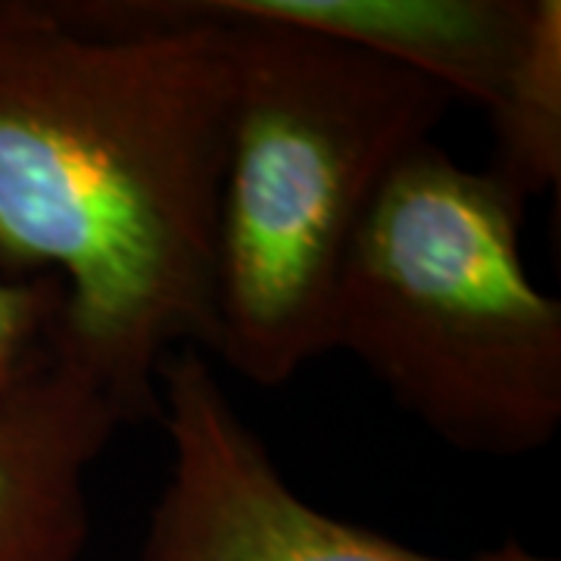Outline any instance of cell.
<instances>
[{"mask_svg": "<svg viewBox=\"0 0 561 561\" xmlns=\"http://www.w3.org/2000/svg\"><path fill=\"white\" fill-rule=\"evenodd\" d=\"M201 22H265L353 44L486 113L502 101L537 0H165Z\"/></svg>", "mask_w": 561, "mask_h": 561, "instance_id": "6", "label": "cell"}, {"mask_svg": "<svg viewBox=\"0 0 561 561\" xmlns=\"http://www.w3.org/2000/svg\"><path fill=\"white\" fill-rule=\"evenodd\" d=\"M169 478L140 561H559L505 540L468 559L409 549L302 500L238 415L201 350L160 368Z\"/></svg>", "mask_w": 561, "mask_h": 561, "instance_id": "4", "label": "cell"}, {"mask_svg": "<svg viewBox=\"0 0 561 561\" xmlns=\"http://www.w3.org/2000/svg\"><path fill=\"white\" fill-rule=\"evenodd\" d=\"M522 201L427 140L343 262L331 350L461 453L530 456L561 424V302L527 272Z\"/></svg>", "mask_w": 561, "mask_h": 561, "instance_id": "3", "label": "cell"}, {"mask_svg": "<svg viewBox=\"0 0 561 561\" xmlns=\"http://www.w3.org/2000/svg\"><path fill=\"white\" fill-rule=\"evenodd\" d=\"M496 153L490 172L522 201L561 181V3L537 0V16L502 101L486 113Z\"/></svg>", "mask_w": 561, "mask_h": 561, "instance_id": "7", "label": "cell"}, {"mask_svg": "<svg viewBox=\"0 0 561 561\" xmlns=\"http://www.w3.org/2000/svg\"><path fill=\"white\" fill-rule=\"evenodd\" d=\"M122 424L103 383L50 346L0 393V561H79L88 478Z\"/></svg>", "mask_w": 561, "mask_h": 561, "instance_id": "5", "label": "cell"}, {"mask_svg": "<svg viewBox=\"0 0 561 561\" xmlns=\"http://www.w3.org/2000/svg\"><path fill=\"white\" fill-rule=\"evenodd\" d=\"M216 25L228 38L234 98L209 353L275 390L331 350V306L362 221L456 101L328 35Z\"/></svg>", "mask_w": 561, "mask_h": 561, "instance_id": "2", "label": "cell"}, {"mask_svg": "<svg viewBox=\"0 0 561 561\" xmlns=\"http://www.w3.org/2000/svg\"><path fill=\"white\" fill-rule=\"evenodd\" d=\"M234 72L165 0H0V275L54 278L50 346L125 421L209 350Z\"/></svg>", "mask_w": 561, "mask_h": 561, "instance_id": "1", "label": "cell"}, {"mask_svg": "<svg viewBox=\"0 0 561 561\" xmlns=\"http://www.w3.org/2000/svg\"><path fill=\"white\" fill-rule=\"evenodd\" d=\"M62 300L60 280L0 275V393L44 359Z\"/></svg>", "mask_w": 561, "mask_h": 561, "instance_id": "8", "label": "cell"}]
</instances>
